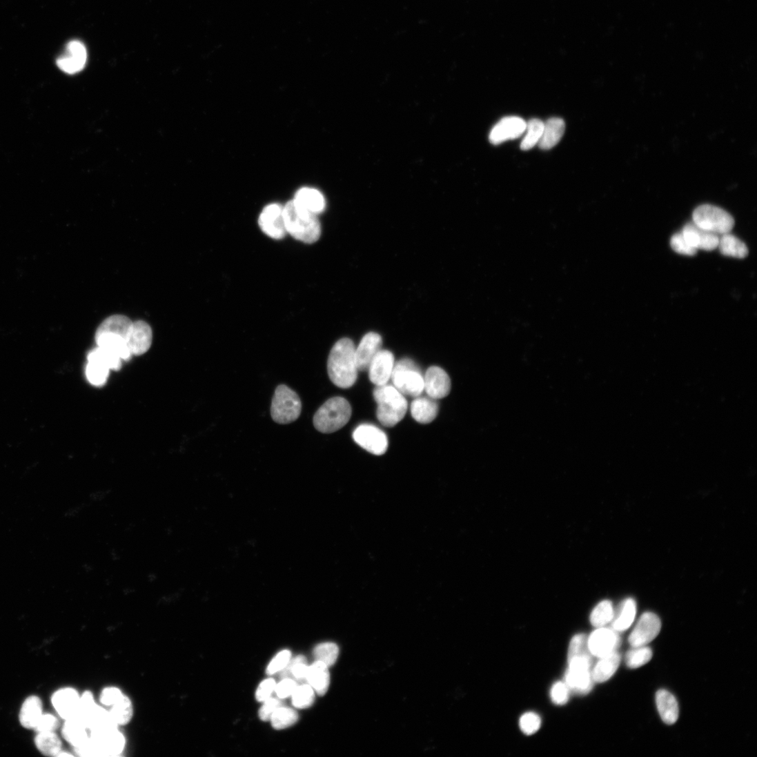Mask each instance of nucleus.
Wrapping results in <instances>:
<instances>
[{
  "label": "nucleus",
  "mask_w": 757,
  "mask_h": 757,
  "mask_svg": "<svg viewBox=\"0 0 757 757\" xmlns=\"http://www.w3.org/2000/svg\"><path fill=\"white\" fill-rule=\"evenodd\" d=\"M355 346L348 338H342L333 347L328 361V372L331 382L342 389L351 387L357 380Z\"/></svg>",
  "instance_id": "nucleus-1"
},
{
  "label": "nucleus",
  "mask_w": 757,
  "mask_h": 757,
  "mask_svg": "<svg viewBox=\"0 0 757 757\" xmlns=\"http://www.w3.org/2000/svg\"><path fill=\"white\" fill-rule=\"evenodd\" d=\"M284 216L287 233L296 240L313 244L319 239L322 228L317 215L304 210L292 200L284 208Z\"/></svg>",
  "instance_id": "nucleus-2"
},
{
  "label": "nucleus",
  "mask_w": 757,
  "mask_h": 757,
  "mask_svg": "<svg viewBox=\"0 0 757 757\" xmlns=\"http://www.w3.org/2000/svg\"><path fill=\"white\" fill-rule=\"evenodd\" d=\"M373 395L377 404V417L382 425L392 427L404 418L408 402L395 386L387 384L377 386Z\"/></svg>",
  "instance_id": "nucleus-3"
},
{
  "label": "nucleus",
  "mask_w": 757,
  "mask_h": 757,
  "mask_svg": "<svg viewBox=\"0 0 757 757\" xmlns=\"http://www.w3.org/2000/svg\"><path fill=\"white\" fill-rule=\"evenodd\" d=\"M351 413V407L345 398L332 397L316 413L314 425L323 433H334L348 422Z\"/></svg>",
  "instance_id": "nucleus-4"
},
{
  "label": "nucleus",
  "mask_w": 757,
  "mask_h": 757,
  "mask_svg": "<svg viewBox=\"0 0 757 757\" xmlns=\"http://www.w3.org/2000/svg\"><path fill=\"white\" fill-rule=\"evenodd\" d=\"M692 217L694 224L697 226L718 235L730 233L735 226L734 219L730 213L709 204L696 208Z\"/></svg>",
  "instance_id": "nucleus-5"
},
{
  "label": "nucleus",
  "mask_w": 757,
  "mask_h": 757,
  "mask_svg": "<svg viewBox=\"0 0 757 757\" xmlns=\"http://www.w3.org/2000/svg\"><path fill=\"white\" fill-rule=\"evenodd\" d=\"M302 411L299 395L286 385L279 386L273 398L271 415L273 420L288 424L297 420Z\"/></svg>",
  "instance_id": "nucleus-6"
},
{
  "label": "nucleus",
  "mask_w": 757,
  "mask_h": 757,
  "mask_svg": "<svg viewBox=\"0 0 757 757\" xmlns=\"http://www.w3.org/2000/svg\"><path fill=\"white\" fill-rule=\"evenodd\" d=\"M391 380L395 386L404 395L420 396L424 390V380L415 364L404 360L394 365Z\"/></svg>",
  "instance_id": "nucleus-7"
},
{
  "label": "nucleus",
  "mask_w": 757,
  "mask_h": 757,
  "mask_svg": "<svg viewBox=\"0 0 757 757\" xmlns=\"http://www.w3.org/2000/svg\"><path fill=\"white\" fill-rule=\"evenodd\" d=\"M353 438L360 446L375 455H382L388 449L387 435L380 428L372 424L360 425L354 430Z\"/></svg>",
  "instance_id": "nucleus-8"
},
{
  "label": "nucleus",
  "mask_w": 757,
  "mask_h": 757,
  "mask_svg": "<svg viewBox=\"0 0 757 757\" xmlns=\"http://www.w3.org/2000/svg\"><path fill=\"white\" fill-rule=\"evenodd\" d=\"M90 739L95 745L99 756H115L123 752L126 739L118 727H111L90 733Z\"/></svg>",
  "instance_id": "nucleus-9"
},
{
  "label": "nucleus",
  "mask_w": 757,
  "mask_h": 757,
  "mask_svg": "<svg viewBox=\"0 0 757 757\" xmlns=\"http://www.w3.org/2000/svg\"><path fill=\"white\" fill-rule=\"evenodd\" d=\"M258 224L262 231L274 239H282L287 234L284 208L279 204L266 206L259 217Z\"/></svg>",
  "instance_id": "nucleus-10"
},
{
  "label": "nucleus",
  "mask_w": 757,
  "mask_h": 757,
  "mask_svg": "<svg viewBox=\"0 0 757 757\" xmlns=\"http://www.w3.org/2000/svg\"><path fill=\"white\" fill-rule=\"evenodd\" d=\"M660 630L659 617L653 613L646 612L642 615L630 635L629 643L633 647L646 646L658 636Z\"/></svg>",
  "instance_id": "nucleus-11"
},
{
  "label": "nucleus",
  "mask_w": 757,
  "mask_h": 757,
  "mask_svg": "<svg viewBox=\"0 0 757 757\" xmlns=\"http://www.w3.org/2000/svg\"><path fill=\"white\" fill-rule=\"evenodd\" d=\"M527 122L520 117L511 116L502 119L489 133V141L500 145L505 141L522 137L526 130Z\"/></svg>",
  "instance_id": "nucleus-12"
},
{
  "label": "nucleus",
  "mask_w": 757,
  "mask_h": 757,
  "mask_svg": "<svg viewBox=\"0 0 757 757\" xmlns=\"http://www.w3.org/2000/svg\"><path fill=\"white\" fill-rule=\"evenodd\" d=\"M620 645L618 632L605 627L598 628L588 638L589 649L599 658L616 652Z\"/></svg>",
  "instance_id": "nucleus-13"
},
{
  "label": "nucleus",
  "mask_w": 757,
  "mask_h": 757,
  "mask_svg": "<svg viewBox=\"0 0 757 757\" xmlns=\"http://www.w3.org/2000/svg\"><path fill=\"white\" fill-rule=\"evenodd\" d=\"M153 342V331L150 325L144 321L132 322L126 344L132 355H141L150 348Z\"/></svg>",
  "instance_id": "nucleus-14"
},
{
  "label": "nucleus",
  "mask_w": 757,
  "mask_h": 757,
  "mask_svg": "<svg viewBox=\"0 0 757 757\" xmlns=\"http://www.w3.org/2000/svg\"><path fill=\"white\" fill-rule=\"evenodd\" d=\"M424 380V390L429 397L437 400L449 395L451 390V380L448 373L443 369L437 366L429 368Z\"/></svg>",
  "instance_id": "nucleus-15"
},
{
  "label": "nucleus",
  "mask_w": 757,
  "mask_h": 757,
  "mask_svg": "<svg viewBox=\"0 0 757 757\" xmlns=\"http://www.w3.org/2000/svg\"><path fill=\"white\" fill-rule=\"evenodd\" d=\"M382 337L376 333H368L363 337L358 348L355 350L356 366L360 371L368 370L375 355L382 350Z\"/></svg>",
  "instance_id": "nucleus-16"
},
{
  "label": "nucleus",
  "mask_w": 757,
  "mask_h": 757,
  "mask_svg": "<svg viewBox=\"0 0 757 757\" xmlns=\"http://www.w3.org/2000/svg\"><path fill=\"white\" fill-rule=\"evenodd\" d=\"M80 695L72 687L57 691L52 697V703L58 715L64 720L77 717Z\"/></svg>",
  "instance_id": "nucleus-17"
},
{
  "label": "nucleus",
  "mask_w": 757,
  "mask_h": 757,
  "mask_svg": "<svg viewBox=\"0 0 757 757\" xmlns=\"http://www.w3.org/2000/svg\"><path fill=\"white\" fill-rule=\"evenodd\" d=\"M393 354L388 350H380L368 368L369 378L377 386L387 384L394 368Z\"/></svg>",
  "instance_id": "nucleus-18"
},
{
  "label": "nucleus",
  "mask_w": 757,
  "mask_h": 757,
  "mask_svg": "<svg viewBox=\"0 0 757 757\" xmlns=\"http://www.w3.org/2000/svg\"><path fill=\"white\" fill-rule=\"evenodd\" d=\"M87 52L83 43L77 40L70 41L67 46V54L59 58L58 67L68 74L81 71L86 63Z\"/></svg>",
  "instance_id": "nucleus-19"
},
{
  "label": "nucleus",
  "mask_w": 757,
  "mask_h": 757,
  "mask_svg": "<svg viewBox=\"0 0 757 757\" xmlns=\"http://www.w3.org/2000/svg\"><path fill=\"white\" fill-rule=\"evenodd\" d=\"M682 233L687 242L697 250L711 251L718 247L719 235L699 228L693 222L684 227Z\"/></svg>",
  "instance_id": "nucleus-20"
},
{
  "label": "nucleus",
  "mask_w": 757,
  "mask_h": 757,
  "mask_svg": "<svg viewBox=\"0 0 757 757\" xmlns=\"http://www.w3.org/2000/svg\"><path fill=\"white\" fill-rule=\"evenodd\" d=\"M592 671L586 667H569L565 675V684L569 690L581 694H589L593 687Z\"/></svg>",
  "instance_id": "nucleus-21"
},
{
  "label": "nucleus",
  "mask_w": 757,
  "mask_h": 757,
  "mask_svg": "<svg viewBox=\"0 0 757 757\" xmlns=\"http://www.w3.org/2000/svg\"><path fill=\"white\" fill-rule=\"evenodd\" d=\"M656 702L662 720L666 725L676 724L679 718V705L676 698L669 691L660 689L656 693Z\"/></svg>",
  "instance_id": "nucleus-22"
},
{
  "label": "nucleus",
  "mask_w": 757,
  "mask_h": 757,
  "mask_svg": "<svg viewBox=\"0 0 757 757\" xmlns=\"http://www.w3.org/2000/svg\"><path fill=\"white\" fill-rule=\"evenodd\" d=\"M329 667L321 661L316 660L308 666L306 682L319 696L325 695L330 687Z\"/></svg>",
  "instance_id": "nucleus-23"
},
{
  "label": "nucleus",
  "mask_w": 757,
  "mask_h": 757,
  "mask_svg": "<svg viewBox=\"0 0 757 757\" xmlns=\"http://www.w3.org/2000/svg\"><path fill=\"white\" fill-rule=\"evenodd\" d=\"M43 714L41 700L37 696H30L24 700L21 707L20 724L25 729L35 730Z\"/></svg>",
  "instance_id": "nucleus-24"
},
{
  "label": "nucleus",
  "mask_w": 757,
  "mask_h": 757,
  "mask_svg": "<svg viewBox=\"0 0 757 757\" xmlns=\"http://www.w3.org/2000/svg\"><path fill=\"white\" fill-rule=\"evenodd\" d=\"M411 415L417 422L426 424L432 422L438 413L435 400L430 397H417L411 407Z\"/></svg>",
  "instance_id": "nucleus-25"
},
{
  "label": "nucleus",
  "mask_w": 757,
  "mask_h": 757,
  "mask_svg": "<svg viewBox=\"0 0 757 757\" xmlns=\"http://www.w3.org/2000/svg\"><path fill=\"white\" fill-rule=\"evenodd\" d=\"M564 131L565 123L562 119L558 117L549 119L544 123L542 136L538 146L544 150L552 149L560 141Z\"/></svg>",
  "instance_id": "nucleus-26"
},
{
  "label": "nucleus",
  "mask_w": 757,
  "mask_h": 757,
  "mask_svg": "<svg viewBox=\"0 0 757 757\" xmlns=\"http://www.w3.org/2000/svg\"><path fill=\"white\" fill-rule=\"evenodd\" d=\"M62 735L69 744L77 748L88 740L90 732L82 721L75 718L65 720Z\"/></svg>",
  "instance_id": "nucleus-27"
},
{
  "label": "nucleus",
  "mask_w": 757,
  "mask_h": 757,
  "mask_svg": "<svg viewBox=\"0 0 757 757\" xmlns=\"http://www.w3.org/2000/svg\"><path fill=\"white\" fill-rule=\"evenodd\" d=\"M294 201L304 210L315 215L322 213L326 207V201L322 194L311 188L299 190L296 193Z\"/></svg>",
  "instance_id": "nucleus-28"
},
{
  "label": "nucleus",
  "mask_w": 757,
  "mask_h": 757,
  "mask_svg": "<svg viewBox=\"0 0 757 757\" xmlns=\"http://www.w3.org/2000/svg\"><path fill=\"white\" fill-rule=\"evenodd\" d=\"M637 612V604L632 598H628L620 604L618 612H614L612 629L620 633L628 630L633 625Z\"/></svg>",
  "instance_id": "nucleus-29"
},
{
  "label": "nucleus",
  "mask_w": 757,
  "mask_h": 757,
  "mask_svg": "<svg viewBox=\"0 0 757 757\" xmlns=\"http://www.w3.org/2000/svg\"><path fill=\"white\" fill-rule=\"evenodd\" d=\"M620 660L621 656L617 651L600 658L592 671L594 682L603 683L609 680L618 670Z\"/></svg>",
  "instance_id": "nucleus-30"
},
{
  "label": "nucleus",
  "mask_w": 757,
  "mask_h": 757,
  "mask_svg": "<svg viewBox=\"0 0 757 757\" xmlns=\"http://www.w3.org/2000/svg\"><path fill=\"white\" fill-rule=\"evenodd\" d=\"M96 342L98 346L108 350L123 361H128L131 358V353L128 348L124 338L112 334H102L96 335Z\"/></svg>",
  "instance_id": "nucleus-31"
},
{
  "label": "nucleus",
  "mask_w": 757,
  "mask_h": 757,
  "mask_svg": "<svg viewBox=\"0 0 757 757\" xmlns=\"http://www.w3.org/2000/svg\"><path fill=\"white\" fill-rule=\"evenodd\" d=\"M108 711L112 722L118 727L128 725L135 715L132 702L125 694Z\"/></svg>",
  "instance_id": "nucleus-32"
},
{
  "label": "nucleus",
  "mask_w": 757,
  "mask_h": 757,
  "mask_svg": "<svg viewBox=\"0 0 757 757\" xmlns=\"http://www.w3.org/2000/svg\"><path fill=\"white\" fill-rule=\"evenodd\" d=\"M132 322L127 317L123 315H113L106 319L98 328L96 335L102 334H112L124 338L129 333Z\"/></svg>",
  "instance_id": "nucleus-33"
},
{
  "label": "nucleus",
  "mask_w": 757,
  "mask_h": 757,
  "mask_svg": "<svg viewBox=\"0 0 757 757\" xmlns=\"http://www.w3.org/2000/svg\"><path fill=\"white\" fill-rule=\"evenodd\" d=\"M35 744L42 754L48 756L57 757L62 751V743L56 731L37 733Z\"/></svg>",
  "instance_id": "nucleus-34"
},
{
  "label": "nucleus",
  "mask_w": 757,
  "mask_h": 757,
  "mask_svg": "<svg viewBox=\"0 0 757 757\" xmlns=\"http://www.w3.org/2000/svg\"><path fill=\"white\" fill-rule=\"evenodd\" d=\"M718 247L725 256L743 259L749 253L746 244L730 233L722 235L720 237Z\"/></svg>",
  "instance_id": "nucleus-35"
},
{
  "label": "nucleus",
  "mask_w": 757,
  "mask_h": 757,
  "mask_svg": "<svg viewBox=\"0 0 757 757\" xmlns=\"http://www.w3.org/2000/svg\"><path fill=\"white\" fill-rule=\"evenodd\" d=\"M308 669L306 659L304 656H297L291 658L284 669L279 672L282 679L289 678L296 682L306 681Z\"/></svg>",
  "instance_id": "nucleus-36"
},
{
  "label": "nucleus",
  "mask_w": 757,
  "mask_h": 757,
  "mask_svg": "<svg viewBox=\"0 0 757 757\" xmlns=\"http://www.w3.org/2000/svg\"><path fill=\"white\" fill-rule=\"evenodd\" d=\"M544 122L538 119H532L527 122L525 136L524 137L520 149L527 151L538 145L543 132Z\"/></svg>",
  "instance_id": "nucleus-37"
},
{
  "label": "nucleus",
  "mask_w": 757,
  "mask_h": 757,
  "mask_svg": "<svg viewBox=\"0 0 757 757\" xmlns=\"http://www.w3.org/2000/svg\"><path fill=\"white\" fill-rule=\"evenodd\" d=\"M87 360L99 362L113 371H119L122 365V360L117 355L99 346L88 354Z\"/></svg>",
  "instance_id": "nucleus-38"
},
{
  "label": "nucleus",
  "mask_w": 757,
  "mask_h": 757,
  "mask_svg": "<svg viewBox=\"0 0 757 757\" xmlns=\"http://www.w3.org/2000/svg\"><path fill=\"white\" fill-rule=\"evenodd\" d=\"M297 720L298 715L295 710L281 706L275 711L271 722L275 729L282 730L293 726Z\"/></svg>",
  "instance_id": "nucleus-39"
},
{
  "label": "nucleus",
  "mask_w": 757,
  "mask_h": 757,
  "mask_svg": "<svg viewBox=\"0 0 757 757\" xmlns=\"http://www.w3.org/2000/svg\"><path fill=\"white\" fill-rule=\"evenodd\" d=\"M614 612L612 603L610 601L604 600L601 602L591 613V625L597 629L604 627L612 621Z\"/></svg>",
  "instance_id": "nucleus-40"
},
{
  "label": "nucleus",
  "mask_w": 757,
  "mask_h": 757,
  "mask_svg": "<svg viewBox=\"0 0 757 757\" xmlns=\"http://www.w3.org/2000/svg\"><path fill=\"white\" fill-rule=\"evenodd\" d=\"M110 371L108 367L99 362L88 361L86 376L89 383L96 386H102L108 380Z\"/></svg>",
  "instance_id": "nucleus-41"
},
{
  "label": "nucleus",
  "mask_w": 757,
  "mask_h": 757,
  "mask_svg": "<svg viewBox=\"0 0 757 757\" xmlns=\"http://www.w3.org/2000/svg\"><path fill=\"white\" fill-rule=\"evenodd\" d=\"M585 635H576L571 640L568 649V661L573 659H592Z\"/></svg>",
  "instance_id": "nucleus-42"
},
{
  "label": "nucleus",
  "mask_w": 757,
  "mask_h": 757,
  "mask_svg": "<svg viewBox=\"0 0 757 757\" xmlns=\"http://www.w3.org/2000/svg\"><path fill=\"white\" fill-rule=\"evenodd\" d=\"M653 656L652 650L646 646L633 647L626 655V663L629 669H638L648 663Z\"/></svg>",
  "instance_id": "nucleus-43"
},
{
  "label": "nucleus",
  "mask_w": 757,
  "mask_h": 757,
  "mask_svg": "<svg viewBox=\"0 0 757 757\" xmlns=\"http://www.w3.org/2000/svg\"><path fill=\"white\" fill-rule=\"evenodd\" d=\"M292 702L298 709L310 707L315 702V690L308 684L297 686L292 694Z\"/></svg>",
  "instance_id": "nucleus-44"
},
{
  "label": "nucleus",
  "mask_w": 757,
  "mask_h": 757,
  "mask_svg": "<svg viewBox=\"0 0 757 757\" xmlns=\"http://www.w3.org/2000/svg\"><path fill=\"white\" fill-rule=\"evenodd\" d=\"M339 653L338 646L333 642L319 644L315 648L313 652L316 660L324 662L328 667L333 666L337 662Z\"/></svg>",
  "instance_id": "nucleus-45"
},
{
  "label": "nucleus",
  "mask_w": 757,
  "mask_h": 757,
  "mask_svg": "<svg viewBox=\"0 0 757 757\" xmlns=\"http://www.w3.org/2000/svg\"><path fill=\"white\" fill-rule=\"evenodd\" d=\"M542 725L540 716L533 712H528L523 715L520 720L521 731L526 735H532L537 733Z\"/></svg>",
  "instance_id": "nucleus-46"
},
{
  "label": "nucleus",
  "mask_w": 757,
  "mask_h": 757,
  "mask_svg": "<svg viewBox=\"0 0 757 757\" xmlns=\"http://www.w3.org/2000/svg\"><path fill=\"white\" fill-rule=\"evenodd\" d=\"M291 659V652L284 650L279 652L267 666L266 673L272 676L281 672Z\"/></svg>",
  "instance_id": "nucleus-47"
},
{
  "label": "nucleus",
  "mask_w": 757,
  "mask_h": 757,
  "mask_svg": "<svg viewBox=\"0 0 757 757\" xmlns=\"http://www.w3.org/2000/svg\"><path fill=\"white\" fill-rule=\"evenodd\" d=\"M671 246L675 252L683 255L694 256L698 253V250L687 242L682 233L672 237Z\"/></svg>",
  "instance_id": "nucleus-48"
},
{
  "label": "nucleus",
  "mask_w": 757,
  "mask_h": 757,
  "mask_svg": "<svg viewBox=\"0 0 757 757\" xmlns=\"http://www.w3.org/2000/svg\"><path fill=\"white\" fill-rule=\"evenodd\" d=\"M263 702L264 704L259 709V718L264 722L271 721L275 711L283 706V702L280 700L272 697Z\"/></svg>",
  "instance_id": "nucleus-49"
},
{
  "label": "nucleus",
  "mask_w": 757,
  "mask_h": 757,
  "mask_svg": "<svg viewBox=\"0 0 757 757\" xmlns=\"http://www.w3.org/2000/svg\"><path fill=\"white\" fill-rule=\"evenodd\" d=\"M552 701L558 705L566 704L569 697V689L565 682H556L551 691Z\"/></svg>",
  "instance_id": "nucleus-50"
},
{
  "label": "nucleus",
  "mask_w": 757,
  "mask_h": 757,
  "mask_svg": "<svg viewBox=\"0 0 757 757\" xmlns=\"http://www.w3.org/2000/svg\"><path fill=\"white\" fill-rule=\"evenodd\" d=\"M59 722L52 714H43L39 719L35 731L37 733L56 731L59 728Z\"/></svg>",
  "instance_id": "nucleus-51"
},
{
  "label": "nucleus",
  "mask_w": 757,
  "mask_h": 757,
  "mask_svg": "<svg viewBox=\"0 0 757 757\" xmlns=\"http://www.w3.org/2000/svg\"><path fill=\"white\" fill-rule=\"evenodd\" d=\"M124 693L116 687H108L104 689L100 695V702L104 706L111 707L119 701Z\"/></svg>",
  "instance_id": "nucleus-52"
},
{
  "label": "nucleus",
  "mask_w": 757,
  "mask_h": 757,
  "mask_svg": "<svg viewBox=\"0 0 757 757\" xmlns=\"http://www.w3.org/2000/svg\"><path fill=\"white\" fill-rule=\"evenodd\" d=\"M276 685V681L271 678L266 679L262 682L255 693L257 700L263 702L266 700L271 698L273 692L275 691Z\"/></svg>",
  "instance_id": "nucleus-53"
},
{
  "label": "nucleus",
  "mask_w": 757,
  "mask_h": 757,
  "mask_svg": "<svg viewBox=\"0 0 757 757\" xmlns=\"http://www.w3.org/2000/svg\"><path fill=\"white\" fill-rule=\"evenodd\" d=\"M297 686V682L292 679H282L277 684L275 691L279 698L285 699L292 696Z\"/></svg>",
  "instance_id": "nucleus-54"
},
{
  "label": "nucleus",
  "mask_w": 757,
  "mask_h": 757,
  "mask_svg": "<svg viewBox=\"0 0 757 757\" xmlns=\"http://www.w3.org/2000/svg\"><path fill=\"white\" fill-rule=\"evenodd\" d=\"M73 756V754H70V753H68V752H66V751H63V750H62V751H61V752L59 753V756H60V757H63V756Z\"/></svg>",
  "instance_id": "nucleus-55"
}]
</instances>
